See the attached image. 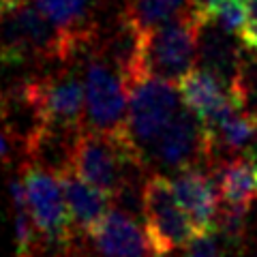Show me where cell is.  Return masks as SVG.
Here are the masks:
<instances>
[{"label":"cell","instance_id":"cell-14","mask_svg":"<svg viewBox=\"0 0 257 257\" xmlns=\"http://www.w3.org/2000/svg\"><path fill=\"white\" fill-rule=\"evenodd\" d=\"M32 5L60 30L92 39L94 24L90 20V0H32Z\"/></svg>","mask_w":257,"mask_h":257},{"label":"cell","instance_id":"cell-7","mask_svg":"<svg viewBox=\"0 0 257 257\" xmlns=\"http://www.w3.org/2000/svg\"><path fill=\"white\" fill-rule=\"evenodd\" d=\"M86 124L92 131L118 135L126 128L128 88L105 56L92 58L86 69Z\"/></svg>","mask_w":257,"mask_h":257},{"label":"cell","instance_id":"cell-18","mask_svg":"<svg viewBox=\"0 0 257 257\" xmlns=\"http://www.w3.org/2000/svg\"><path fill=\"white\" fill-rule=\"evenodd\" d=\"M246 20V0H221L212 13V22L229 35H240Z\"/></svg>","mask_w":257,"mask_h":257},{"label":"cell","instance_id":"cell-1","mask_svg":"<svg viewBox=\"0 0 257 257\" xmlns=\"http://www.w3.org/2000/svg\"><path fill=\"white\" fill-rule=\"evenodd\" d=\"M204 24L208 22L189 7L172 22L144 32L142 64L146 77L159 75L178 84V79L189 73L197 62L199 35Z\"/></svg>","mask_w":257,"mask_h":257},{"label":"cell","instance_id":"cell-22","mask_svg":"<svg viewBox=\"0 0 257 257\" xmlns=\"http://www.w3.org/2000/svg\"><path fill=\"white\" fill-rule=\"evenodd\" d=\"M9 157H11V142H9V133L0 128V161H3V163H7V161H9Z\"/></svg>","mask_w":257,"mask_h":257},{"label":"cell","instance_id":"cell-2","mask_svg":"<svg viewBox=\"0 0 257 257\" xmlns=\"http://www.w3.org/2000/svg\"><path fill=\"white\" fill-rule=\"evenodd\" d=\"M178 99V84L159 75H148L128 86L126 135L142 161L180 111Z\"/></svg>","mask_w":257,"mask_h":257},{"label":"cell","instance_id":"cell-19","mask_svg":"<svg viewBox=\"0 0 257 257\" xmlns=\"http://www.w3.org/2000/svg\"><path fill=\"white\" fill-rule=\"evenodd\" d=\"M242 45L248 50H257V0H246V20L240 30Z\"/></svg>","mask_w":257,"mask_h":257},{"label":"cell","instance_id":"cell-21","mask_svg":"<svg viewBox=\"0 0 257 257\" xmlns=\"http://www.w3.org/2000/svg\"><path fill=\"white\" fill-rule=\"evenodd\" d=\"M219 3H221V0H191L189 7H191V9L195 11L204 22H210V20H212V13H214L216 7H219Z\"/></svg>","mask_w":257,"mask_h":257},{"label":"cell","instance_id":"cell-23","mask_svg":"<svg viewBox=\"0 0 257 257\" xmlns=\"http://www.w3.org/2000/svg\"><path fill=\"white\" fill-rule=\"evenodd\" d=\"M244 157L253 159L255 163H257V111H255V135H253V142H251V146H248V148L244 150Z\"/></svg>","mask_w":257,"mask_h":257},{"label":"cell","instance_id":"cell-4","mask_svg":"<svg viewBox=\"0 0 257 257\" xmlns=\"http://www.w3.org/2000/svg\"><path fill=\"white\" fill-rule=\"evenodd\" d=\"M142 214L155 255H172L176 248L189 246L197 238L191 219L174 193L172 180L163 174H152L144 180Z\"/></svg>","mask_w":257,"mask_h":257},{"label":"cell","instance_id":"cell-10","mask_svg":"<svg viewBox=\"0 0 257 257\" xmlns=\"http://www.w3.org/2000/svg\"><path fill=\"white\" fill-rule=\"evenodd\" d=\"M96 257H152V246L131 212L107 210V214L90 229Z\"/></svg>","mask_w":257,"mask_h":257},{"label":"cell","instance_id":"cell-12","mask_svg":"<svg viewBox=\"0 0 257 257\" xmlns=\"http://www.w3.org/2000/svg\"><path fill=\"white\" fill-rule=\"evenodd\" d=\"M231 37L234 35L225 32L210 20L204 24L197 47V64L214 73L227 88L236 77L240 54H242V47H238V43L231 41Z\"/></svg>","mask_w":257,"mask_h":257},{"label":"cell","instance_id":"cell-24","mask_svg":"<svg viewBox=\"0 0 257 257\" xmlns=\"http://www.w3.org/2000/svg\"><path fill=\"white\" fill-rule=\"evenodd\" d=\"M152 257H170V255H152Z\"/></svg>","mask_w":257,"mask_h":257},{"label":"cell","instance_id":"cell-13","mask_svg":"<svg viewBox=\"0 0 257 257\" xmlns=\"http://www.w3.org/2000/svg\"><path fill=\"white\" fill-rule=\"evenodd\" d=\"M212 176L219 187L221 202L251 206L257 199V163L253 159L242 155L221 161L214 167Z\"/></svg>","mask_w":257,"mask_h":257},{"label":"cell","instance_id":"cell-8","mask_svg":"<svg viewBox=\"0 0 257 257\" xmlns=\"http://www.w3.org/2000/svg\"><path fill=\"white\" fill-rule=\"evenodd\" d=\"M150 157L170 170H182L191 165H202L204 161L214 159L212 142L206 128L193 111L180 109L161 138L150 150Z\"/></svg>","mask_w":257,"mask_h":257},{"label":"cell","instance_id":"cell-5","mask_svg":"<svg viewBox=\"0 0 257 257\" xmlns=\"http://www.w3.org/2000/svg\"><path fill=\"white\" fill-rule=\"evenodd\" d=\"M69 167L79 178L105 191L114 199L120 187L131 178L126 167H142V163L116 138L92 128H82L71 148Z\"/></svg>","mask_w":257,"mask_h":257},{"label":"cell","instance_id":"cell-6","mask_svg":"<svg viewBox=\"0 0 257 257\" xmlns=\"http://www.w3.org/2000/svg\"><path fill=\"white\" fill-rule=\"evenodd\" d=\"M20 96L35 111L39 122L50 128L79 133L86 118V92L73 73H58L30 79L20 88Z\"/></svg>","mask_w":257,"mask_h":257},{"label":"cell","instance_id":"cell-11","mask_svg":"<svg viewBox=\"0 0 257 257\" xmlns=\"http://www.w3.org/2000/svg\"><path fill=\"white\" fill-rule=\"evenodd\" d=\"M56 174H58V180L62 184L64 199H67L75 231L90 234V229L107 214L109 204H111V195L92 187V184L86 182L84 178H79L69 165Z\"/></svg>","mask_w":257,"mask_h":257},{"label":"cell","instance_id":"cell-16","mask_svg":"<svg viewBox=\"0 0 257 257\" xmlns=\"http://www.w3.org/2000/svg\"><path fill=\"white\" fill-rule=\"evenodd\" d=\"M11 199H13V212H15V242H18V251L15 257H35L37 246V227L32 221V214L28 210L26 202V191H24L22 178L11 180Z\"/></svg>","mask_w":257,"mask_h":257},{"label":"cell","instance_id":"cell-15","mask_svg":"<svg viewBox=\"0 0 257 257\" xmlns=\"http://www.w3.org/2000/svg\"><path fill=\"white\" fill-rule=\"evenodd\" d=\"M187 9V0H126L124 18L142 32H150L172 22Z\"/></svg>","mask_w":257,"mask_h":257},{"label":"cell","instance_id":"cell-25","mask_svg":"<svg viewBox=\"0 0 257 257\" xmlns=\"http://www.w3.org/2000/svg\"><path fill=\"white\" fill-rule=\"evenodd\" d=\"M0 105H3V94H0Z\"/></svg>","mask_w":257,"mask_h":257},{"label":"cell","instance_id":"cell-17","mask_svg":"<svg viewBox=\"0 0 257 257\" xmlns=\"http://www.w3.org/2000/svg\"><path fill=\"white\" fill-rule=\"evenodd\" d=\"M246 214L248 204H227L221 202L219 216H216V231L229 244H242L246 236Z\"/></svg>","mask_w":257,"mask_h":257},{"label":"cell","instance_id":"cell-9","mask_svg":"<svg viewBox=\"0 0 257 257\" xmlns=\"http://www.w3.org/2000/svg\"><path fill=\"white\" fill-rule=\"evenodd\" d=\"M172 184L182 210L191 219L197 238L216 234V216H219L221 195L214 176L202 170L199 165H191L178 170Z\"/></svg>","mask_w":257,"mask_h":257},{"label":"cell","instance_id":"cell-20","mask_svg":"<svg viewBox=\"0 0 257 257\" xmlns=\"http://www.w3.org/2000/svg\"><path fill=\"white\" fill-rule=\"evenodd\" d=\"M184 257H221L219 244L214 242V234L195 238L187 246V255H184Z\"/></svg>","mask_w":257,"mask_h":257},{"label":"cell","instance_id":"cell-3","mask_svg":"<svg viewBox=\"0 0 257 257\" xmlns=\"http://www.w3.org/2000/svg\"><path fill=\"white\" fill-rule=\"evenodd\" d=\"M22 184L26 191L28 210L43 242L60 251H69L75 238V227L58 174L41 163L28 161L22 165Z\"/></svg>","mask_w":257,"mask_h":257}]
</instances>
